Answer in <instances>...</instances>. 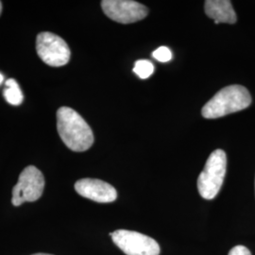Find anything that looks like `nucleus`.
I'll use <instances>...</instances> for the list:
<instances>
[{
	"instance_id": "obj_1",
	"label": "nucleus",
	"mask_w": 255,
	"mask_h": 255,
	"mask_svg": "<svg viewBox=\"0 0 255 255\" xmlns=\"http://www.w3.org/2000/svg\"><path fill=\"white\" fill-rule=\"evenodd\" d=\"M57 128L64 145L73 151H85L94 144L91 128L79 113L69 107L58 110Z\"/></svg>"
},
{
	"instance_id": "obj_2",
	"label": "nucleus",
	"mask_w": 255,
	"mask_h": 255,
	"mask_svg": "<svg viewBox=\"0 0 255 255\" xmlns=\"http://www.w3.org/2000/svg\"><path fill=\"white\" fill-rule=\"evenodd\" d=\"M252 103L250 92L241 85H230L218 92L201 110L203 118L219 119L246 109Z\"/></svg>"
},
{
	"instance_id": "obj_3",
	"label": "nucleus",
	"mask_w": 255,
	"mask_h": 255,
	"mask_svg": "<svg viewBox=\"0 0 255 255\" xmlns=\"http://www.w3.org/2000/svg\"><path fill=\"white\" fill-rule=\"evenodd\" d=\"M227 168V156L224 150L213 151L198 178V190L205 200L217 197L224 182Z\"/></svg>"
},
{
	"instance_id": "obj_4",
	"label": "nucleus",
	"mask_w": 255,
	"mask_h": 255,
	"mask_svg": "<svg viewBox=\"0 0 255 255\" xmlns=\"http://www.w3.org/2000/svg\"><path fill=\"white\" fill-rule=\"evenodd\" d=\"M45 189V178L34 165H28L19 175L18 182L12 188L11 203L20 206L24 202L39 200Z\"/></svg>"
},
{
	"instance_id": "obj_5",
	"label": "nucleus",
	"mask_w": 255,
	"mask_h": 255,
	"mask_svg": "<svg viewBox=\"0 0 255 255\" xmlns=\"http://www.w3.org/2000/svg\"><path fill=\"white\" fill-rule=\"evenodd\" d=\"M114 243L127 255H159L161 249L157 241L134 231L118 230L110 233Z\"/></svg>"
},
{
	"instance_id": "obj_6",
	"label": "nucleus",
	"mask_w": 255,
	"mask_h": 255,
	"mask_svg": "<svg viewBox=\"0 0 255 255\" xmlns=\"http://www.w3.org/2000/svg\"><path fill=\"white\" fill-rule=\"evenodd\" d=\"M37 54L45 64L60 67L67 64L71 52L63 38L51 32H41L36 38Z\"/></svg>"
},
{
	"instance_id": "obj_7",
	"label": "nucleus",
	"mask_w": 255,
	"mask_h": 255,
	"mask_svg": "<svg viewBox=\"0 0 255 255\" xmlns=\"http://www.w3.org/2000/svg\"><path fill=\"white\" fill-rule=\"evenodd\" d=\"M101 8L110 19L121 24H131L145 18L148 9L132 0H103Z\"/></svg>"
},
{
	"instance_id": "obj_8",
	"label": "nucleus",
	"mask_w": 255,
	"mask_h": 255,
	"mask_svg": "<svg viewBox=\"0 0 255 255\" xmlns=\"http://www.w3.org/2000/svg\"><path fill=\"white\" fill-rule=\"evenodd\" d=\"M75 190L83 198L100 203L116 201L118 192L110 183L98 179H82L75 183Z\"/></svg>"
},
{
	"instance_id": "obj_9",
	"label": "nucleus",
	"mask_w": 255,
	"mask_h": 255,
	"mask_svg": "<svg viewBox=\"0 0 255 255\" xmlns=\"http://www.w3.org/2000/svg\"><path fill=\"white\" fill-rule=\"evenodd\" d=\"M204 9L207 16L214 19L216 24L237 22V13L229 0H207L204 3Z\"/></svg>"
},
{
	"instance_id": "obj_10",
	"label": "nucleus",
	"mask_w": 255,
	"mask_h": 255,
	"mask_svg": "<svg viewBox=\"0 0 255 255\" xmlns=\"http://www.w3.org/2000/svg\"><path fill=\"white\" fill-rule=\"evenodd\" d=\"M4 98L9 104L18 106L23 101V94L20 90L18 83L13 80L9 79L6 82V88L4 90Z\"/></svg>"
},
{
	"instance_id": "obj_11",
	"label": "nucleus",
	"mask_w": 255,
	"mask_h": 255,
	"mask_svg": "<svg viewBox=\"0 0 255 255\" xmlns=\"http://www.w3.org/2000/svg\"><path fill=\"white\" fill-rule=\"evenodd\" d=\"M153 71L154 65L147 60H138L134 64L133 72L142 80H146L149 78L153 74Z\"/></svg>"
},
{
	"instance_id": "obj_12",
	"label": "nucleus",
	"mask_w": 255,
	"mask_h": 255,
	"mask_svg": "<svg viewBox=\"0 0 255 255\" xmlns=\"http://www.w3.org/2000/svg\"><path fill=\"white\" fill-rule=\"evenodd\" d=\"M152 56L154 59L161 63H167L171 60L172 53L169 48H167L165 46H161L153 51Z\"/></svg>"
},
{
	"instance_id": "obj_13",
	"label": "nucleus",
	"mask_w": 255,
	"mask_h": 255,
	"mask_svg": "<svg viewBox=\"0 0 255 255\" xmlns=\"http://www.w3.org/2000/svg\"><path fill=\"white\" fill-rule=\"evenodd\" d=\"M228 255H252V254L248 248L239 245V246L234 247L230 251Z\"/></svg>"
},
{
	"instance_id": "obj_14",
	"label": "nucleus",
	"mask_w": 255,
	"mask_h": 255,
	"mask_svg": "<svg viewBox=\"0 0 255 255\" xmlns=\"http://www.w3.org/2000/svg\"><path fill=\"white\" fill-rule=\"evenodd\" d=\"M3 80H4V77L2 74L0 73V84L3 82Z\"/></svg>"
},
{
	"instance_id": "obj_15",
	"label": "nucleus",
	"mask_w": 255,
	"mask_h": 255,
	"mask_svg": "<svg viewBox=\"0 0 255 255\" xmlns=\"http://www.w3.org/2000/svg\"><path fill=\"white\" fill-rule=\"evenodd\" d=\"M1 11H2V2L0 1V14H1Z\"/></svg>"
},
{
	"instance_id": "obj_16",
	"label": "nucleus",
	"mask_w": 255,
	"mask_h": 255,
	"mask_svg": "<svg viewBox=\"0 0 255 255\" xmlns=\"http://www.w3.org/2000/svg\"><path fill=\"white\" fill-rule=\"evenodd\" d=\"M47 255V254H35V255Z\"/></svg>"
}]
</instances>
